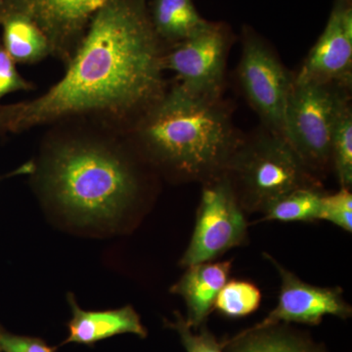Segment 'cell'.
<instances>
[{
    "mask_svg": "<svg viewBox=\"0 0 352 352\" xmlns=\"http://www.w3.org/2000/svg\"><path fill=\"white\" fill-rule=\"evenodd\" d=\"M230 38L226 25L210 22L201 31L166 51L164 69L173 72L177 85L190 94L220 100Z\"/></svg>",
    "mask_w": 352,
    "mask_h": 352,
    "instance_id": "ba28073f",
    "label": "cell"
},
{
    "mask_svg": "<svg viewBox=\"0 0 352 352\" xmlns=\"http://www.w3.org/2000/svg\"><path fill=\"white\" fill-rule=\"evenodd\" d=\"M349 106L346 88L294 82L285 113L284 138L314 175L330 166L333 129Z\"/></svg>",
    "mask_w": 352,
    "mask_h": 352,
    "instance_id": "5b68a950",
    "label": "cell"
},
{
    "mask_svg": "<svg viewBox=\"0 0 352 352\" xmlns=\"http://www.w3.org/2000/svg\"><path fill=\"white\" fill-rule=\"evenodd\" d=\"M108 0H2L0 6L25 14L43 32L51 55L68 64L95 14Z\"/></svg>",
    "mask_w": 352,
    "mask_h": 352,
    "instance_id": "9c48e42d",
    "label": "cell"
},
{
    "mask_svg": "<svg viewBox=\"0 0 352 352\" xmlns=\"http://www.w3.org/2000/svg\"><path fill=\"white\" fill-rule=\"evenodd\" d=\"M170 293L182 296L187 307L186 322L193 330L201 327L214 311L220 289L228 281L232 261H208L189 266Z\"/></svg>",
    "mask_w": 352,
    "mask_h": 352,
    "instance_id": "4fadbf2b",
    "label": "cell"
},
{
    "mask_svg": "<svg viewBox=\"0 0 352 352\" xmlns=\"http://www.w3.org/2000/svg\"><path fill=\"white\" fill-rule=\"evenodd\" d=\"M7 132L8 129H7L6 105H0V135Z\"/></svg>",
    "mask_w": 352,
    "mask_h": 352,
    "instance_id": "cb8c5ba5",
    "label": "cell"
},
{
    "mask_svg": "<svg viewBox=\"0 0 352 352\" xmlns=\"http://www.w3.org/2000/svg\"><path fill=\"white\" fill-rule=\"evenodd\" d=\"M74 122H64L68 126L56 127L46 139L38 166L34 164L39 188L78 221H115L138 199V171L113 136L117 129Z\"/></svg>",
    "mask_w": 352,
    "mask_h": 352,
    "instance_id": "7a4b0ae2",
    "label": "cell"
},
{
    "mask_svg": "<svg viewBox=\"0 0 352 352\" xmlns=\"http://www.w3.org/2000/svg\"><path fill=\"white\" fill-rule=\"evenodd\" d=\"M238 78L245 98L261 118L264 129L284 138L287 104L295 76L268 44L252 30L243 32Z\"/></svg>",
    "mask_w": 352,
    "mask_h": 352,
    "instance_id": "52a82bcc",
    "label": "cell"
},
{
    "mask_svg": "<svg viewBox=\"0 0 352 352\" xmlns=\"http://www.w3.org/2000/svg\"><path fill=\"white\" fill-rule=\"evenodd\" d=\"M351 0H335L325 29L308 53L295 82L331 83L351 89Z\"/></svg>",
    "mask_w": 352,
    "mask_h": 352,
    "instance_id": "8fae6325",
    "label": "cell"
},
{
    "mask_svg": "<svg viewBox=\"0 0 352 352\" xmlns=\"http://www.w3.org/2000/svg\"><path fill=\"white\" fill-rule=\"evenodd\" d=\"M261 298V289L252 282L230 280L220 289L214 310L230 318H240L256 311Z\"/></svg>",
    "mask_w": 352,
    "mask_h": 352,
    "instance_id": "ac0fdd59",
    "label": "cell"
},
{
    "mask_svg": "<svg viewBox=\"0 0 352 352\" xmlns=\"http://www.w3.org/2000/svg\"><path fill=\"white\" fill-rule=\"evenodd\" d=\"M120 132L154 163L190 179L223 175L241 142L221 101L190 94L177 83Z\"/></svg>",
    "mask_w": 352,
    "mask_h": 352,
    "instance_id": "3957f363",
    "label": "cell"
},
{
    "mask_svg": "<svg viewBox=\"0 0 352 352\" xmlns=\"http://www.w3.org/2000/svg\"><path fill=\"white\" fill-rule=\"evenodd\" d=\"M320 219L351 233L352 194L351 189L340 188L333 194H323L321 199Z\"/></svg>",
    "mask_w": 352,
    "mask_h": 352,
    "instance_id": "44dd1931",
    "label": "cell"
},
{
    "mask_svg": "<svg viewBox=\"0 0 352 352\" xmlns=\"http://www.w3.org/2000/svg\"><path fill=\"white\" fill-rule=\"evenodd\" d=\"M149 16L157 36L170 45L194 36L210 23L201 17L193 0H153Z\"/></svg>",
    "mask_w": 352,
    "mask_h": 352,
    "instance_id": "9a60e30c",
    "label": "cell"
},
{
    "mask_svg": "<svg viewBox=\"0 0 352 352\" xmlns=\"http://www.w3.org/2000/svg\"><path fill=\"white\" fill-rule=\"evenodd\" d=\"M32 89L31 82L25 80L16 68V63L0 41V100L6 95Z\"/></svg>",
    "mask_w": 352,
    "mask_h": 352,
    "instance_id": "7402d4cb",
    "label": "cell"
},
{
    "mask_svg": "<svg viewBox=\"0 0 352 352\" xmlns=\"http://www.w3.org/2000/svg\"><path fill=\"white\" fill-rule=\"evenodd\" d=\"M164 323L166 327L173 329L179 335L187 352H224L223 344L219 342L207 328L201 326L200 333L194 332L186 319L178 311L175 312V320Z\"/></svg>",
    "mask_w": 352,
    "mask_h": 352,
    "instance_id": "ffe728a7",
    "label": "cell"
},
{
    "mask_svg": "<svg viewBox=\"0 0 352 352\" xmlns=\"http://www.w3.org/2000/svg\"><path fill=\"white\" fill-rule=\"evenodd\" d=\"M1 1H2V0H0V2H1Z\"/></svg>",
    "mask_w": 352,
    "mask_h": 352,
    "instance_id": "484cf974",
    "label": "cell"
},
{
    "mask_svg": "<svg viewBox=\"0 0 352 352\" xmlns=\"http://www.w3.org/2000/svg\"><path fill=\"white\" fill-rule=\"evenodd\" d=\"M224 175L235 180L240 206L250 212H263L294 190L320 187L288 141L266 129L250 140H241Z\"/></svg>",
    "mask_w": 352,
    "mask_h": 352,
    "instance_id": "277c9868",
    "label": "cell"
},
{
    "mask_svg": "<svg viewBox=\"0 0 352 352\" xmlns=\"http://www.w3.org/2000/svg\"><path fill=\"white\" fill-rule=\"evenodd\" d=\"M226 175L208 180L201 192L193 235L180 264L185 267L214 261L247 240L248 223Z\"/></svg>",
    "mask_w": 352,
    "mask_h": 352,
    "instance_id": "8992f818",
    "label": "cell"
},
{
    "mask_svg": "<svg viewBox=\"0 0 352 352\" xmlns=\"http://www.w3.org/2000/svg\"><path fill=\"white\" fill-rule=\"evenodd\" d=\"M222 344L226 352H324L307 338L279 325L247 329Z\"/></svg>",
    "mask_w": 352,
    "mask_h": 352,
    "instance_id": "2e32d148",
    "label": "cell"
},
{
    "mask_svg": "<svg viewBox=\"0 0 352 352\" xmlns=\"http://www.w3.org/2000/svg\"><path fill=\"white\" fill-rule=\"evenodd\" d=\"M2 329H3V328H2L1 326H0V333H1ZM0 352H2L1 346H0Z\"/></svg>",
    "mask_w": 352,
    "mask_h": 352,
    "instance_id": "d4e9b609",
    "label": "cell"
},
{
    "mask_svg": "<svg viewBox=\"0 0 352 352\" xmlns=\"http://www.w3.org/2000/svg\"><path fill=\"white\" fill-rule=\"evenodd\" d=\"M164 54L146 0H108L63 78L32 100L6 105L8 131L82 119L124 131L166 92Z\"/></svg>",
    "mask_w": 352,
    "mask_h": 352,
    "instance_id": "6da1fadb",
    "label": "cell"
},
{
    "mask_svg": "<svg viewBox=\"0 0 352 352\" xmlns=\"http://www.w3.org/2000/svg\"><path fill=\"white\" fill-rule=\"evenodd\" d=\"M264 256L279 271L281 289L276 307L263 321L248 330L273 327L282 322L316 326L327 315L342 319L351 316V307L344 300L342 289L322 288L305 283L272 256L266 254Z\"/></svg>",
    "mask_w": 352,
    "mask_h": 352,
    "instance_id": "30bf717a",
    "label": "cell"
},
{
    "mask_svg": "<svg viewBox=\"0 0 352 352\" xmlns=\"http://www.w3.org/2000/svg\"><path fill=\"white\" fill-rule=\"evenodd\" d=\"M72 319L68 323L69 335L63 344H78L92 346L101 340L122 333H133L141 339L147 337V330L140 316L131 305L119 309L87 311L78 307L74 295H68Z\"/></svg>",
    "mask_w": 352,
    "mask_h": 352,
    "instance_id": "7c38bea8",
    "label": "cell"
},
{
    "mask_svg": "<svg viewBox=\"0 0 352 352\" xmlns=\"http://www.w3.org/2000/svg\"><path fill=\"white\" fill-rule=\"evenodd\" d=\"M0 25L1 43L16 64H36L50 56L47 38L29 16L0 6Z\"/></svg>",
    "mask_w": 352,
    "mask_h": 352,
    "instance_id": "5bb4252c",
    "label": "cell"
},
{
    "mask_svg": "<svg viewBox=\"0 0 352 352\" xmlns=\"http://www.w3.org/2000/svg\"><path fill=\"white\" fill-rule=\"evenodd\" d=\"M331 164L342 188L352 184V111L349 106L340 116L331 141Z\"/></svg>",
    "mask_w": 352,
    "mask_h": 352,
    "instance_id": "d6986e66",
    "label": "cell"
},
{
    "mask_svg": "<svg viewBox=\"0 0 352 352\" xmlns=\"http://www.w3.org/2000/svg\"><path fill=\"white\" fill-rule=\"evenodd\" d=\"M323 194L318 188L294 190L271 204L264 210L263 220L282 222L320 220L321 199Z\"/></svg>",
    "mask_w": 352,
    "mask_h": 352,
    "instance_id": "e0dca14e",
    "label": "cell"
},
{
    "mask_svg": "<svg viewBox=\"0 0 352 352\" xmlns=\"http://www.w3.org/2000/svg\"><path fill=\"white\" fill-rule=\"evenodd\" d=\"M2 352H56V346H50L39 338L15 335L2 329L0 333Z\"/></svg>",
    "mask_w": 352,
    "mask_h": 352,
    "instance_id": "603a6c76",
    "label": "cell"
}]
</instances>
